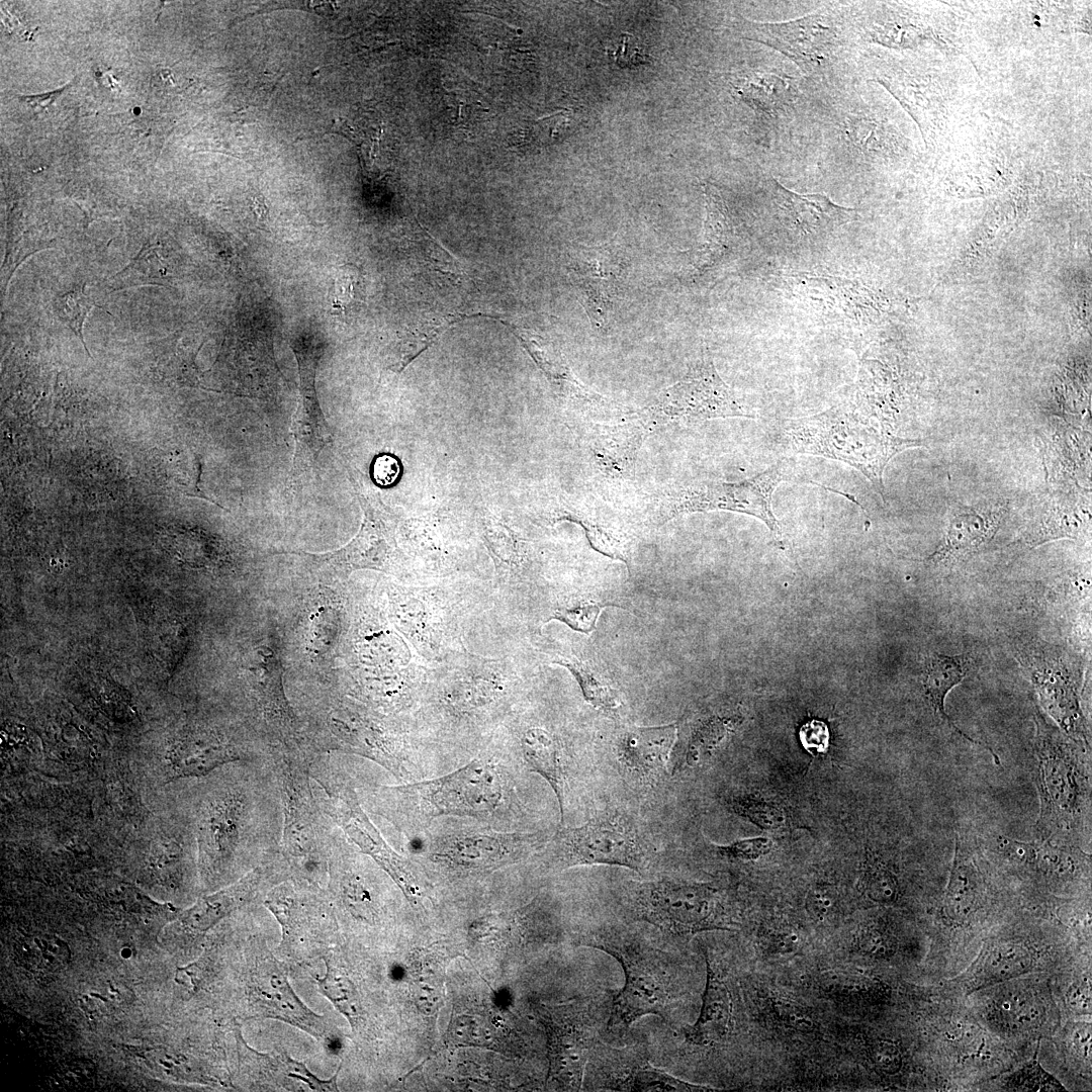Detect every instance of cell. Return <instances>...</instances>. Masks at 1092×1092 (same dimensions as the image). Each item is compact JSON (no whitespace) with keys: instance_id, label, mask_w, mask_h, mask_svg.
<instances>
[{"instance_id":"1","label":"cell","mask_w":1092,"mask_h":1092,"mask_svg":"<svg viewBox=\"0 0 1092 1092\" xmlns=\"http://www.w3.org/2000/svg\"><path fill=\"white\" fill-rule=\"evenodd\" d=\"M206 787L196 814L203 862L249 873L277 858L283 813L273 761H242Z\"/></svg>"},{"instance_id":"2","label":"cell","mask_w":1092,"mask_h":1092,"mask_svg":"<svg viewBox=\"0 0 1092 1092\" xmlns=\"http://www.w3.org/2000/svg\"><path fill=\"white\" fill-rule=\"evenodd\" d=\"M510 793L499 762L474 759L435 779L382 786L372 801L377 814L402 832H413L439 817H496L508 809Z\"/></svg>"},{"instance_id":"3","label":"cell","mask_w":1092,"mask_h":1092,"mask_svg":"<svg viewBox=\"0 0 1092 1092\" xmlns=\"http://www.w3.org/2000/svg\"><path fill=\"white\" fill-rule=\"evenodd\" d=\"M1034 724L1032 772L1039 799L1037 838L1079 845L1090 819L1089 744L1055 727L1038 711Z\"/></svg>"},{"instance_id":"4","label":"cell","mask_w":1092,"mask_h":1092,"mask_svg":"<svg viewBox=\"0 0 1092 1092\" xmlns=\"http://www.w3.org/2000/svg\"><path fill=\"white\" fill-rule=\"evenodd\" d=\"M780 442L804 454L842 461L860 471L883 493V473L899 452L922 446L920 440L895 436L889 428L845 405L790 419L780 431Z\"/></svg>"},{"instance_id":"5","label":"cell","mask_w":1092,"mask_h":1092,"mask_svg":"<svg viewBox=\"0 0 1092 1092\" xmlns=\"http://www.w3.org/2000/svg\"><path fill=\"white\" fill-rule=\"evenodd\" d=\"M273 763L282 802L279 858L285 876L321 888L328 878V859L336 831L313 795L312 762L301 751L283 750L276 753Z\"/></svg>"},{"instance_id":"6","label":"cell","mask_w":1092,"mask_h":1092,"mask_svg":"<svg viewBox=\"0 0 1092 1092\" xmlns=\"http://www.w3.org/2000/svg\"><path fill=\"white\" fill-rule=\"evenodd\" d=\"M589 946L610 953L622 966L625 984L614 998L608 1027L627 1028L640 1017L653 1014L669 1018L680 996L673 958L643 939L614 930L589 934Z\"/></svg>"},{"instance_id":"7","label":"cell","mask_w":1092,"mask_h":1092,"mask_svg":"<svg viewBox=\"0 0 1092 1092\" xmlns=\"http://www.w3.org/2000/svg\"><path fill=\"white\" fill-rule=\"evenodd\" d=\"M240 1016L290 1024L321 1041L329 1051L338 1032L329 1018L308 1008L289 982V969L258 937L247 940L240 975Z\"/></svg>"},{"instance_id":"8","label":"cell","mask_w":1092,"mask_h":1092,"mask_svg":"<svg viewBox=\"0 0 1092 1092\" xmlns=\"http://www.w3.org/2000/svg\"><path fill=\"white\" fill-rule=\"evenodd\" d=\"M310 776L320 786L322 795L317 800L334 825L393 880L412 904L417 905L424 896L422 881L413 864L382 837L360 805L350 782L345 776L329 770V765L322 763L320 757L311 764Z\"/></svg>"},{"instance_id":"9","label":"cell","mask_w":1092,"mask_h":1092,"mask_svg":"<svg viewBox=\"0 0 1092 1092\" xmlns=\"http://www.w3.org/2000/svg\"><path fill=\"white\" fill-rule=\"evenodd\" d=\"M753 418L719 376L707 348L686 375L662 390L633 418L645 435L668 425H696L718 418Z\"/></svg>"},{"instance_id":"10","label":"cell","mask_w":1092,"mask_h":1092,"mask_svg":"<svg viewBox=\"0 0 1092 1092\" xmlns=\"http://www.w3.org/2000/svg\"><path fill=\"white\" fill-rule=\"evenodd\" d=\"M549 858L559 868L610 864L642 872L646 849L632 821L620 814H605L577 827H558L549 838Z\"/></svg>"},{"instance_id":"11","label":"cell","mask_w":1092,"mask_h":1092,"mask_svg":"<svg viewBox=\"0 0 1092 1092\" xmlns=\"http://www.w3.org/2000/svg\"><path fill=\"white\" fill-rule=\"evenodd\" d=\"M629 900L642 920L672 934L723 927L718 890L709 884L658 879L631 885Z\"/></svg>"},{"instance_id":"12","label":"cell","mask_w":1092,"mask_h":1092,"mask_svg":"<svg viewBox=\"0 0 1092 1092\" xmlns=\"http://www.w3.org/2000/svg\"><path fill=\"white\" fill-rule=\"evenodd\" d=\"M328 734L310 746L312 759L339 750L365 757L399 780L411 782L415 764L403 744L366 712L340 703L325 718Z\"/></svg>"},{"instance_id":"13","label":"cell","mask_w":1092,"mask_h":1092,"mask_svg":"<svg viewBox=\"0 0 1092 1092\" xmlns=\"http://www.w3.org/2000/svg\"><path fill=\"white\" fill-rule=\"evenodd\" d=\"M788 467L787 462L781 461L740 482L713 481L690 486L675 497L667 518L717 510L747 514L762 521L782 544V531L772 512L771 496L776 487L789 479Z\"/></svg>"},{"instance_id":"14","label":"cell","mask_w":1092,"mask_h":1092,"mask_svg":"<svg viewBox=\"0 0 1092 1092\" xmlns=\"http://www.w3.org/2000/svg\"><path fill=\"white\" fill-rule=\"evenodd\" d=\"M549 838L544 832L457 830L435 838L430 857L454 870L484 872L518 862L545 847Z\"/></svg>"},{"instance_id":"15","label":"cell","mask_w":1092,"mask_h":1092,"mask_svg":"<svg viewBox=\"0 0 1092 1092\" xmlns=\"http://www.w3.org/2000/svg\"><path fill=\"white\" fill-rule=\"evenodd\" d=\"M627 265L626 254L616 243L582 245L575 247L569 256V275L597 331H607L610 327Z\"/></svg>"},{"instance_id":"16","label":"cell","mask_w":1092,"mask_h":1092,"mask_svg":"<svg viewBox=\"0 0 1092 1092\" xmlns=\"http://www.w3.org/2000/svg\"><path fill=\"white\" fill-rule=\"evenodd\" d=\"M364 513L357 535L344 547L324 554H308L316 565L327 566L336 572L349 574L358 569L385 571L395 553L396 520L374 491L363 492L356 487Z\"/></svg>"},{"instance_id":"17","label":"cell","mask_w":1092,"mask_h":1092,"mask_svg":"<svg viewBox=\"0 0 1092 1092\" xmlns=\"http://www.w3.org/2000/svg\"><path fill=\"white\" fill-rule=\"evenodd\" d=\"M592 1089L612 1091H716L712 1087L677 1079L649 1064L638 1046L621 1050L596 1044L592 1051Z\"/></svg>"},{"instance_id":"18","label":"cell","mask_w":1092,"mask_h":1092,"mask_svg":"<svg viewBox=\"0 0 1092 1092\" xmlns=\"http://www.w3.org/2000/svg\"><path fill=\"white\" fill-rule=\"evenodd\" d=\"M747 28L748 38L779 51L806 73L816 72L838 42L832 20L820 13L786 22H750Z\"/></svg>"},{"instance_id":"19","label":"cell","mask_w":1092,"mask_h":1092,"mask_svg":"<svg viewBox=\"0 0 1092 1092\" xmlns=\"http://www.w3.org/2000/svg\"><path fill=\"white\" fill-rule=\"evenodd\" d=\"M235 1031L240 1072L248 1090L338 1091V1073L328 1080L320 1079L287 1053H260L245 1041L239 1026Z\"/></svg>"},{"instance_id":"20","label":"cell","mask_w":1092,"mask_h":1092,"mask_svg":"<svg viewBox=\"0 0 1092 1092\" xmlns=\"http://www.w3.org/2000/svg\"><path fill=\"white\" fill-rule=\"evenodd\" d=\"M545 1024L550 1039L551 1076L564 1087H581L584 1067L597 1044L594 1025L581 1011L549 1012Z\"/></svg>"},{"instance_id":"21","label":"cell","mask_w":1092,"mask_h":1092,"mask_svg":"<svg viewBox=\"0 0 1092 1092\" xmlns=\"http://www.w3.org/2000/svg\"><path fill=\"white\" fill-rule=\"evenodd\" d=\"M706 219L703 240L696 251L692 272L694 276L714 270L731 259L744 243L743 223L718 187L703 183Z\"/></svg>"},{"instance_id":"22","label":"cell","mask_w":1092,"mask_h":1092,"mask_svg":"<svg viewBox=\"0 0 1092 1092\" xmlns=\"http://www.w3.org/2000/svg\"><path fill=\"white\" fill-rule=\"evenodd\" d=\"M771 194L781 220L796 236L816 239L855 218V210L832 202L822 194H799L771 180Z\"/></svg>"},{"instance_id":"23","label":"cell","mask_w":1092,"mask_h":1092,"mask_svg":"<svg viewBox=\"0 0 1092 1092\" xmlns=\"http://www.w3.org/2000/svg\"><path fill=\"white\" fill-rule=\"evenodd\" d=\"M676 739L675 724L652 727L632 726L618 738L617 757L631 777L649 782L657 779L671 759Z\"/></svg>"},{"instance_id":"24","label":"cell","mask_w":1092,"mask_h":1092,"mask_svg":"<svg viewBox=\"0 0 1092 1092\" xmlns=\"http://www.w3.org/2000/svg\"><path fill=\"white\" fill-rule=\"evenodd\" d=\"M1000 513L957 505L951 509L943 539L930 556L934 564L957 562L994 536Z\"/></svg>"},{"instance_id":"25","label":"cell","mask_w":1092,"mask_h":1092,"mask_svg":"<svg viewBox=\"0 0 1092 1092\" xmlns=\"http://www.w3.org/2000/svg\"><path fill=\"white\" fill-rule=\"evenodd\" d=\"M300 374V403L293 421L297 457L316 456L331 443V433L314 388L316 357L293 348Z\"/></svg>"},{"instance_id":"26","label":"cell","mask_w":1092,"mask_h":1092,"mask_svg":"<svg viewBox=\"0 0 1092 1092\" xmlns=\"http://www.w3.org/2000/svg\"><path fill=\"white\" fill-rule=\"evenodd\" d=\"M954 845L942 909L950 920L963 922L981 907L985 897V885L971 842L957 835Z\"/></svg>"},{"instance_id":"27","label":"cell","mask_w":1092,"mask_h":1092,"mask_svg":"<svg viewBox=\"0 0 1092 1092\" xmlns=\"http://www.w3.org/2000/svg\"><path fill=\"white\" fill-rule=\"evenodd\" d=\"M732 1008V997L726 982L707 959L703 1003L697 1021L686 1029L688 1042L706 1046L724 1039L730 1031Z\"/></svg>"},{"instance_id":"28","label":"cell","mask_w":1092,"mask_h":1092,"mask_svg":"<svg viewBox=\"0 0 1092 1092\" xmlns=\"http://www.w3.org/2000/svg\"><path fill=\"white\" fill-rule=\"evenodd\" d=\"M971 661L966 654L945 655L934 652L924 663L921 675L923 695L933 713L952 731L964 739L981 744L964 733L945 712L944 702L947 694L967 676Z\"/></svg>"},{"instance_id":"29","label":"cell","mask_w":1092,"mask_h":1092,"mask_svg":"<svg viewBox=\"0 0 1092 1092\" xmlns=\"http://www.w3.org/2000/svg\"><path fill=\"white\" fill-rule=\"evenodd\" d=\"M527 766L542 777L552 789L559 807V827L565 825V770L559 740L549 731L532 727L521 737Z\"/></svg>"},{"instance_id":"30","label":"cell","mask_w":1092,"mask_h":1092,"mask_svg":"<svg viewBox=\"0 0 1092 1092\" xmlns=\"http://www.w3.org/2000/svg\"><path fill=\"white\" fill-rule=\"evenodd\" d=\"M536 364L561 396L582 404H599L605 399L572 374L562 356L542 337L512 327Z\"/></svg>"},{"instance_id":"31","label":"cell","mask_w":1092,"mask_h":1092,"mask_svg":"<svg viewBox=\"0 0 1092 1092\" xmlns=\"http://www.w3.org/2000/svg\"><path fill=\"white\" fill-rule=\"evenodd\" d=\"M741 98L756 110L776 114L796 99L794 81L786 76L766 72H750L736 82Z\"/></svg>"},{"instance_id":"32","label":"cell","mask_w":1092,"mask_h":1092,"mask_svg":"<svg viewBox=\"0 0 1092 1092\" xmlns=\"http://www.w3.org/2000/svg\"><path fill=\"white\" fill-rule=\"evenodd\" d=\"M323 959L326 973L324 977L314 978L315 984L320 992L348 1019L352 1029L355 1030L363 1021L364 1013L358 989L345 970L338 967L329 957Z\"/></svg>"},{"instance_id":"33","label":"cell","mask_w":1092,"mask_h":1092,"mask_svg":"<svg viewBox=\"0 0 1092 1092\" xmlns=\"http://www.w3.org/2000/svg\"><path fill=\"white\" fill-rule=\"evenodd\" d=\"M158 247L146 245L118 273L109 278L111 288L119 290L142 285H165L168 270Z\"/></svg>"},{"instance_id":"34","label":"cell","mask_w":1092,"mask_h":1092,"mask_svg":"<svg viewBox=\"0 0 1092 1092\" xmlns=\"http://www.w3.org/2000/svg\"><path fill=\"white\" fill-rule=\"evenodd\" d=\"M558 664L567 667L580 686L584 699L596 709L615 716L621 705L617 691L590 663L564 659Z\"/></svg>"},{"instance_id":"35","label":"cell","mask_w":1092,"mask_h":1092,"mask_svg":"<svg viewBox=\"0 0 1092 1092\" xmlns=\"http://www.w3.org/2000/svg\"><path fill=\"white\" fill-rule=\"evenodd\" d=\"M1032 966L1028 949L1016 943H1001L986 956L981 974L985 983H1001L1027 973Z\"/></svg>"},{"instance_id":"36","label":"cell","mask_w":1092,"mask_h":1092,"mask_svg":"<svg viewBox=\"0 0 1092 1092\" xmlns=\"http://www.w3.org/2000/svg\"><path fill=\"white\" fill-rule=\"evenodd\" d=\"M1086 524L1087 521L1071 508L1054 506L1028 529L1025 541L1035 546L1059 538H1076Z\"/></svg>"},{"instance_id":"37","label":"cell","mask_w":1092,"mask_h":1092,"mask_svg":"<svg viewBox=\"0 0 1092 1092\" xmlns=\"http://www.w3.org/2000/svg\"><path fill=\"white\" fill-rule=\"evenodd\" d=\"M85 286L83 283L57 296L53 302V311L79 338L90 356L83 337V326L92 307L101 306L85 293Z\"/></svg>"},{"instance_id":"38","label":"cell","mask_w":1092,"mask_h":1092,"mask_svg":"<svg viewBox=\"0 0 1092 1092\" xmlns=\"http://www.w3.org/2000/svg\"><path fill=\"white\" fill-rule=\"evenodd\" d=\"M605 604L590 598H571L556 608L551 619L567 624L575 631L589 634L596 628L597 620Z\"/></svg>"},{"instance_id":"39","label":"cell","mask_w":1092,"mask_h":1092,"mask_svg":"<svg viewBox=\"0 0 1092 1092\" xmlns=\"http://www.w3.org/2000/svg\"><path fill=\"white\" fill-rule=\"evenodd\" d=\"M997 1008L1007 1023L1022 1030L1038 1026L1044 1015V1009L1039 1002L1016 994L1003 998Z\"/></svg>"},{"instance_id":"40","label":"cell","mask_w":1092,"mask_h":1092,"mask_svg":"<svg viewBox=\"0 0 1092 1092\" xmlns=\"http://www.w3.org/2000/svg\"><path fill=\"white\" fill-rule=\"evenodd\" d=\"M568 519L579 524L584 529L585 535L594 549L611 558L628 563L629 551L627 544L614 532L582 517H572Z\"/></svg>"},{"instance_id":"41","label":"cell","mask_w":1092,"mask_h":1092,"mask_svg":"<svg viewBox=\"0 0 1092 1092\" xmlns=\"http://www.w3.org/2000/svg\"><path fill=\"white\" fill-rule=\"evenodd\" d=\"M456 320L457 317H454V315H448L447 317H443L440 322L428 324L423 329H418L411 333L406 339L402 340L399 347L398 361L396 363L398 370L404 368L422 351L427 349L444 329L449 327Z\"/></svg>"},{"instance_id":"42","label":"cell","mask_w":1092,"mask_h":1092,"mask_svg":"<svg viewBox=\"0 0 1092 1092\" xmlns=\"http://www.w3.org/2000/svg\"><path fill=\"white\" fill-rule=\"evenodd\" d=\"M360 283V274L357 267L346 264L338 268L334 279L332 294V311L337 314L345 313L357 301V290Z\"/></svg>"},{"instance_id":"43","label":"cell","mask_w":1092,"mask_h":1092,"mask_svg":"<svg viewBox=\"0 0 1092 1092\" xmlns=\"http://www.w3.org/2000/svg\"><path fill=\"white\" fill-rule=\"evenodd\" d=\"M867 980L844 971L825 972L819 978V985L824 992L840 998H854L866 992Z\"/></svg>"},{"instance_id":"44","label":"cell","mask_w":1092,"mask_h":1092,"mask_svg":"<svg viewBox=\"0 0 1092 1092\" xmlns=\"http://www.w3.org/2000/svg\"><path fill=\"white\" fill-rule=\"evenodd\" d=\"M869 898L878 903L890 904L898 897V883L893 873L881 867L872 870L866 882Z\"/></svg>"},{"instance_id":"45","label":"cell","mask_w":1092,"mask_h":1092,"mask_svg":"<svg viewBox=\"0 0 1092 1092\" xmlns=\"http://www.w3.org/2000/svg\"><path fill=\"white\" fill-rule=\"evenodd\" d=\"M870 1059L876 1069L886 1075L898 1073L903 1063L900 1048L896 1042L889 1039H879L873 1042L870 1046Z\"/></svg>"},{"instance_id":"46","label":"cell","mask_w":1092,"mask_h":1092,"mask_svg":"<svg viewBox=\"0 0 1092 1092\" xmlns=\"http://www.w3.org/2000/svg\"><path fill=\"white\" fill-rule=\"evenodd\" d=\"M1013 1086L1020 1090L1059 1091L1062 1085L1045 1073L1038 1065L1032 1064L1020 1071L1012 1080Z\"/></svg>"},{"instance_id":"47","label":"cell","mask_w":1092,"mask_h":1092,"mask_svg":"<svg viewBox=\"0 0 1092 1092\" xmlns=\"http://www.w3.org/2000/svg\"><path fill=\"white\" fill-rule=\"evenodd\" d=\"M771 847L767 838H748L735 841L731 844L719 846L718 851L729 858L748 860L755 859L766 853Z\"/></svg>"},{"instance_id":"48","label":"cell","mask_w":1092,"mask_h":1092,"mask_svg":"<svg viewBox=\"0 0 1092 1092\" xmlns=\"http://www.w3.org/2000/svg\"><path fill=\"white\" fill-rule=\"evenodd\" d=\"M774 1008L779 1020L792 1029L810 1032L816 1028L814 1018L803 1007L790 1002L778 1001Z\"/></svg>"},{"instance_id":"49","label":"cell","mask_w":1092,"mask_h":1092,"mask_svg":"<svg viewBox=\"0 0 1092 1092\" xmlns=\"http://www.w3.org/2000/svg\"><path fill=\"white\" fill-rule=\"evenodd\" d=\"M733 808L740 814L750 818L763 826L779 825L782 817L779 811L770 805L762 804L749 799H735L732 801Z\"/></svg>"},{"instance_id":"50","label":"cell","mask_w":1092,"mask_h":1092,"mask_svg":"<svg viewBox=\"0 0 1092 1092\" xmlns=\"http://www.w3.org/2000/svg\"><path fill=\"white\" fill-rule=\"evenodd\" d=\"M760 943L768 953L787 954L798 949L800 938L792 930H769L760 934Z\"/></svg>"},{"instance_id":"51","label":"cell","mask_w":1092,"mask_h":1092,"mask_svg":"<svg viewBox=\"0 0 1092 1092\" xmlns=\"http://www.w3.org/2000/svg\"><path fill=\"white\" fill-rule=\"evenodd\" d=\"M800 740L804 748L810 753H823L828 748V728L822 721H809L800 730Z\"/></svg>"},{"instance_id":"52","label":"cell","mask_w":1092,"mask_h":1092,"mask_svg":"<svg viewBox=\"0 0 1092 1092\" xmlns=\"http://www.w3.org/2000/svg\"><path fill=\"white\" fill-rule=\"evenodd\" d=\"M856 943L861 952L872 957H886L893 950L891 938L885 932L875 928L861 931Z\"/></svg>"},{"instance_id":"53","label":"cell","mask_w":1092,"mask_h":1092,"mask_svg":"<svg viewBox=\"0 0 1092 1092\" xmlns=\"http://www.w3.org/2000/svg\"><path fill=\"white\" fill-rule=\"evenodd\" d=\"M400 474L398 460L389 455L381 454L375 457L372 463V478L380 486H390L396 482Z\"/></svg>"},{"instance_id":"54","label":"cell","mask_w":1092,"mask_h":1092,"mask_svg":"<svg viewBox=\"0 0 1092 1092\" xmlns=\"http://www.w3.org/2000/svg\"><path fill=\"white\" fill-rule=\"evenodd\" d=\"M615 61L621 67H630L645 63L646 56L641 54L633 35L624 33L619 49L614 52Z\"/></svg>"},{"instance_id":"55","label":"cell","mask_w":1092,"mask_h":1092,"mask_svg":"<svg viewBox=\"0 0 1092 1092\" xmlns=\"http://www.w3.org/2000/svg\"><path fill=\"white\" fill-rule=\"evenodd\" d=\"M831 900L827 889H816L813 891L807 902L808 912L811 917L817 921L824 919L830 909Z\"/></svg>"},{"instance_id":"56","label":"cell","mask_w":1092,"mask_h":1092,"mask_svg":"<svg viewBox=\"0 0 1092 1092\" xmlns=\"http://www.w3.org/2000/svg\"><path fill=\"white\" fill-rule=\"evenodd\" d=\"M1068 1003L1070 1007L1081 1013L1090 1012L1091 1009V996L1090 991L1084 986L1072 987L1067 995Z\"/></svg>"},{"instance_id":"57","label":"cell","mask_w":1092,"mask_h":1092,"mask_svg":"<svg viewBox=\"0 0 1092 1092\" xmlns=\"http://www.w3.org/2000/svg\"><path fill=\"white\" fill-rule=\"evenodd\" d=\"M1073 1045L1077 1053L1090 1060L1091 1056V1032L1089 1025L1077 1026L1072 1034Z\"/></svg>"},{"instance_id":"58","label":"cell","mask_w":1092,"mask_h":1092,"mask_svg":"<svg viewBox=\"0 0 1092 1092\" xmlns=\"http://www.w3.org/2000/svg\"><path fill=\"white\" fill-rule=\"evenodd\" d=\"M67 87H68V84L63 86L62 88L56 89L54 91H50V92H46V93L37 94V95H21V96H18V98L22 102H24L28 106H30L31 108L46 109L47 107H49L50 105H52L55 102V100L62 94V92Z\"/></svg>"}]
</instances>
